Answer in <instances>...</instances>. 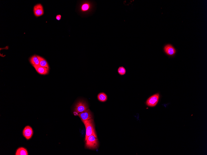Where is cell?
Instances as JSON below:
<instances>
[{
	"instance_id": "obj_1",
	"label": "cell",
	"mask_w": 207,
	"mask_h": 155,
	"mask_svg": "<svg viewBox=\"0 0 207 155\" xmlns=\"http://www.w3.org/2000/svg\"><path fill=\"white\" fill-rule=\"evenodd\" d=\"M86 127V133L85 140L86 141L90 135H93L95 137L97 138L96 133L95 131L94 121L93 119L85 120L83 122Z\"/></svg>"
},
{
	"instance_id": "obj_2",
	"label": "cell",
	"mask_w": 207,
	"mask_h": 155,
	"mask_svg": "<svg viewBox=\"0 0 207 155\" xmlns=\"http://www.w3.org/2000/svg\"><path fill=\"white\" fill-rule=\"evenodd\" d=\"M86 147L91 149H97L99 147V142L97 138L95 137L93 135L89 136L86 141Z\"/></svg>"
},
{
	"instance_id": "obj_3",
	"label": "cell",
	"mask_w": 207,
	"mask_h": 155,
	"mask_svg": "<svg viewBox=\"0 0 207 155\" xmlns=\"http://www.w3.org/2000/svg\"><path fill=\"white\" fill-rule=\"evenodd\" d=\"M88 106L87 103L83 101H79L75 105V110L78 113L82 112L88 109Z\"/></svg>"
},
{
	"instance_id": "obj_4",
	"label": "cell",
	"mask_w": 207,
	"mask_h": 155,
	"mask_svg": "<svg viewBox=\"0 0 207 155\" xmlns=\"http://www.w3.org/2000/svg\"><path fill=\"white\" fill-rule=\"evenodd\" d=\"M159 98L160 95L158 94L152 95L147 99L146 102L147 105L150 107L155 106L158 102Z\"/></svg>"
},
{
	"instance_id": "obj_5",
	"label": "cell",
	"mask_w": 207,
	"mask_h": 155,
	"mask_svg": "<svg viewBox=\"0 0 207 155\" xmlns=\"http://www.w3.org/2000/svg\"><path fill=\"white\" fill-rule=\"evenodd\" d=\"M164 52L167 55L172 56L176 54L177 51L173 46L171 44H167L163 48Z\"/></svg>"
},
{
	"instance_id": "obj_6",
	"label": "cell",
	"mask_w": 207,
	"mask_h": 155,
	"mask_svg": "<svg viewBox=\"0 0 207 155\" xmlns=\"http://www.w3.org/2000/svg\"><path fill=\"white\" fill-rule=\"evenodd\" d=\"M78 115L83 122L92 119L93 118L90 109H88L82 113H79Z\"/></svg>"
},
{
	"instance_id": "obj_7",
	"label": "cell",
	"mask_w": 207,
	"mask_h": 155,
	"mask_svg": "<svg viewBox=\"0 0 207 155\" xmlns=\"http://www.w3.org/2000/svg\"><path fill=\"white\" fill-rule=\"evenodd\" d=\"M33 132L32 128L29 126H26L23 131L24 137L27 140H29L32 137Z\"/></svg>"
},
{
	"instance_id": "obj_8",
	"label": "cell",
	"mask_w": 207,
	"mask_h": 155,
	"mask_svg": "<svg viewBox=\"0 0 207 155\" xmlns=\"http://www.w3.org/2000/svg\"><path fill=\"white\" fill-rule=\"evenodd\" d=\"M92 7L91 3L89 2L85 1L81 4V5L80 9L81 12L86 13L91 10Z\"/></svg>"
},
{
	"instance_id": "obj_9",
	"label": "cell",
	"mask_w": 207,
	"mask_h": 155,
	"mask_svg": "<svg viewBox=\"0 0 207 155\" xmlns=\"http://www.w3.org/2000/svg\"><path fill=\"white\" fill-rule=\"evenodd\" d=\"M34 12L35 16H41L44 14L43 8L41 4H38L35 5L34 8Z\"/></svg>"
},
{
	"instance_id": "obj_10",
	"label": "cell",
	"mask_w": 207,
	"mask_h": 155,
	"mask_svg": "<svg viewBox=\"0 0 207 155\" xmlns=\"http://www.w3.org/2000/svg\"><path fill=\"white\" fill-rule=\"evenodd\" d=\"M36 71L41 75H46L48 73L49 68L44 67L40 66H34Z\"/></svg>"
},
{
	"instance_id": "obj_11",
	"label": "cell",
	"mask_w": 207,
	"mask_h": 155,
	"mask_svg": "<svg viewBox=\"0 0 207 155\" xmlns=\"http://www.w3.org/2000/svg\"><path fill=\"white\" fill-rule=\"evenodd\" d=\"M28 154L27 149L23 147L18 148L15 153L16 155H28Z\"/></svg>"
},
{
	"instance_id": "obj_12",
	"label": "cell",
	"mask_w": 207,
	"mask_h": 155,
	"mask_svg": "<svg viewBox=\"0 0 207 155\" xmlns=\"http://www.w3.org/2000/svg\"><path fill=\"white\" fill-rule=\"evenodd\" d=\"M40 62V66H41L49 68V66L47 61L44 58L39 56H37Z\"/></svg>"
},
{
	"instance_id": "obj_13",
	"label": "cell",
	"mask_w": 207,
	"mask_h": 155,
	"mask_svg": "<svg viewBox=\"0 0 207 155\" xmlns=\"http://www.w3.org/2000/svg\"><path fill=\"white\" fill-rule=\"evenodd\" d=\"M30 62L34 66L40 65V62L37 56H34L32 57L30 59Z\"/></svg>"
},
{
	"instance_id": "obj_14",
	"label": "cell",
	"mask_w": 207,
	"mask_h": 155,
	"mask_svg": "<svg viewBox=\"0 0 207 155\" xmlns=\"http://www.w3.org/2000/svg\"><path fill=\"white\" fill-rule=\"evenodd\" d=\"M97 98L99 101L103 102H105L107 99V95L104 93H101L99 94L98 95Z\"/></svg>"
},
{
	"instance_id": "obj_15",
	"label": "cell",
	"mask_w": 207,
	"mask_h": 155,
	"mask_svg": "<svg viewBox=\"0 0 207 155\" xmlns=\"http://www.w3.org/2000/svg\"><path fill=\"white\" fill-rule=\"evenodd\" d=\"M126 72V69L123 67H120L118 69V72L120 75H124L125 74Z\"/></svg>"
},
{
	"instance_id": "obj_16",
	"label": "cell",
	"mask_w": 207,
	"mask_h": 155,
	"mask_svg": "<svg viewBox=\"0 0 207 155\" xmlns=\"http://www.w3.org/2000/svg\"><path fill=\"white\" fill-rule=\"evenodd\" d=\"M61 16L60 15H58L56 16V19L58 20H60L61 19Z\"/></svg>"
}]
</instances>
